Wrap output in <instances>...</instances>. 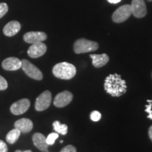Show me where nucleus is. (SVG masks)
Segmentation results:
<instances>
[{"mask_svg": "<svg viewBox=\"0 0 152 152\" xmlns=\"http://www.w3.org/2000/svg\"><path fill=\"white\" fill-rule=\"evenodd\" d=\"M104 89L112 96H121L127 91L126 82L118 74H110L104 82Z\"/></svg>", "mask_w": 152, "mask_h": 152, "instance_id": "f257e3e1", "label": "nucleus"}, {"mask_svg": "<svg viewBox=\"0 0 152 152\" xmlns=\"http://www.w3.org/2000/svg\"><path fill=\"white\" fill-rule=\"evenodd\" d=\"M55 77L62 80L72 79L76 74V68L73 64L68 62L58 63L52 69Z\"/></svg>", "mask_w": 152, "mask_h": 152, "instance_id": "f03ea898", "label": "nucleus"}, {"mask_svg": "<svg viewBox=\"0 0 152 152\" xmlns=\"http://www.w3.org/2000/svg\"><path fill=\"white\" fill-rule=\"evenodd\" d=\"M99 45L96 42L88 40L81 38L78 39L74 44V51L76 54H83L97 50Z\"/></svg>", "mask_w": 152, "mask_h": 152, "instance_id": "7ed1b4c3", "label": "nucleus"}, {"mask_svg": "<svg viewBox=\"0 0 152 152\" xmlns=\"http://www.w3.org/2000/svg\"><path fill=\"white\" fill-rule=\"evenodd\" d=\"M21 68L26 75L36 80H41L43 78V75L40 70L29 61L23 59L21 61Z\"/></svg>", "mask_w": 152, "mask_h": 152, "instance_id": "20e7f679", "label": "nucleus"}, {"mask_svg": "<svg viewBox=\"0 0 152 152\" xmlns=\"http://www.w3.org/2000/svg\"><path fill=\"white\" fill-rule=\"evenodd\" d=\"M52 102V93L48 90L45 91L39 95L35 101V109L37 111H42L48 109Z\"/></svg>", "mask_w": 152, "mask_h": 152, "instance_id": "39448f33", "label": "nucleus"}, {"mask_svg": "<svg viewBox=\"0 0 152 152\" xmlns=\"http://www.w3.org/2000/svg\"><path fill=\"white\" fill-rule=\"evenodd\" d=\"M131 14H132V10H131L130 5L125 4L121 6L117 10H115V11H114L112 16V19L115 23H120L128 19Z\"/></svg>", "mask_w": 152, "mask_h": 152, "instance_id": "423d86ee", "label": "nucleus"}, {"mask_svg": "<svg viewBox=\"0 0 152 152\" xmlns=\"http://www.w3.org/2000/svg\"><path fill=\"white\" fill-rule=\"evenodd\" d=\"M132 14L138 18H143L147 15V7L144 0H132L130 5Z\"/></svg>", "mask_w": 152, "mask_h": 152, "instance_id": "0eeeda50", "label": "nucleus"}, {"mask_svg": "<svg viewBox=\"0 0 152 152\" xmlns=\"http://www.w3.org/2000/svg\"><path fill=\"white\" fill-rule=\"evenodd\" d=\"M30 102L28 99H22L14 102L11 106L10 111L14 115H18L26 113L30 108Z\"/></svg>", "mask_w": 152, "mask_h": 152, "instance_id": "6e6552de", "label": "nucleus"}, {"mask_svg": "<svg viewBox=\"0 0 152 152\" xmlns=\"http://www.w3.org/2000/svg\"><path fill=\"white\" fill-rule=\"evenodd\" d=\"M73 94L69 91H64L55 96L54 104L58 108H63L69 104L73 100Z\"/></svg>", "mask_w": 152, "mask_h": 152, "instance_id": "1a4fd4ad", "label": "nucleus"}, {"mask_svg": "<svg viewBox=\"0 0 152 152\" xmlns=\"http://www.w3.org/2000/svg\"><path fill=\"white\" fill-rule=\"evenodd\" d=\"M47 52V46L45 44L42 42L34 43L29 47L28 50V56L31 58H38L43 56Z\"/></svg>", "mask_w": 152, "mask_h": 152, "instance_id": "9d476101", "label": "nucleus"}, {"mask_svg": "<svg viewBox=\"0 0 152 152\" xmlns=\"http://www.w3.org/2000/svg\"><path fill=\"white\" fill-rule=\"evenodd\" d=\"M47 38V34L44 32H28L23 36L24 41L30 44L42 42L46 40Z\"/></svg>", "mask_w": 152, "mask_h": 152, "instance_id": "9b49d317", "label": "nucleus"}, {"mask_svg": "<svg viewBox=\"0 0 152 152\" xmlns=\"http://www.w3.org/2000/svg\"><path fill=\"white\" fill-rule=\"evenodd\" d=\"M21 61L16 57H9L1 63V66L6 71H13L21 68Z\"/></svg>", "mask_w": 152, "mask_h": 152, "instance_id": "f8f14e48", "label": "nucleus"}, {"mask_svg": "<svg viewBox=\"0 0 152 152\" xmlns=\"http://www.w3.org/2000/svg\"><path fill=\"white\" fill-rule=\"evenodd\" d=\"M33 142L34 145L43 152H49L48 151V144H47L46 137L45 135L39 132H37L34 134L33 136Z\"/></svg>", "mask_w": 152, "mask_h": 152, "instance_id": "ddd939ff", "label": "nucleus"}, {"mask_svg": "<svg viewBox=\"0 0 152 152\" xmlns=\"http://www.w3.org/2000/svg\"><path fill=\"white\" fill-rule=\"evenodd\" d=\"M20 28H21V26H20V23L16 21V20H12L4 26L3 29V33L6 36L12 37L20 31Z\"/></svg>", "mask_w": 152, "mask_h": 152, "instance_id": "4468645a", "label": "nucleus"}, {"mask_svg": "<svg viewBox=\"0 0 152 152\" xmlns=\"http://www.w3.org/2000/svg\"><path fill=\"white\" fill-rule=\"evenodd\" d=\"M14 126L15 128L20 130V132L28 133L33 129V123L31 120L28 118H21L15 122Z\"/></svg>", "mask_w": 152, "mask_h": 152, "instance_id": "2eb2a0df", "label": "nucleus"}, {"mask_svg": "<svg viewBox=\"0 0 152 152\" xmlns=\"http://www.w3.org/2000/svg\"><path fill=\"white\" fill-rule=\"evenodd\" d=\"M90 56L92 60L93 66L96 68L103 67L109 61V57L106 54H90Z\"/></svg>", "mask_w": 152, "mask_h": 152, "instance_id": "dca6fc26", "label": "nucleus"}, {"mask_svg": "<svg viewBox=\"0 0 152 152\" xmlns=\"http://www.w3.org/2000/svg\"><path fill=\"white\" fill-rule=\"evenodd\" d=\"M20 134V131L18 130V129L14 128L11 131H9L8 134L6 136V140L7 142H9V144H14L17 140H18Z\"/></svg>", "mask_w": 152, "mask_h": 152, "instance_id": "f3484780", "label": "nucleus"}, {"mask_svg": "<svg viewBox=\"0 0 152 152\" xmlns=\"http://www.w3.org/2000/svg\"><path fill=\"white\" fill-rule=\"evenodd\" d=\"M53 128L56 132L62 135H66L68 132V126L66 124H61L59 121H56L53 123Z\"/></svg>", "mask_w": 152, "mask_h": 152, "instance_id": "a211bd4d", "label": "nucleus"}, {"mask_svg": "<svg viewBox=\"0 0 152 152\" xmlns=\"http://www.w3.org/2000/svg\"><path fill=\"white\" fill-rule=\"evenodd\" d=\"M58 137V134L57 132L50 133L46 138L47 144L48 145H53L57 138Z\"/></svg>", "mask_w": 152, "mask_h": 152, "instance_id": "6ab92c4d", "label": "nucleus"}, {"mask_svg": "<svg viewBox=\"0 0 152 152\" xmlns=\"http://www.w3.org/2000/svg\"><path fill=\"white\" fill-rule=\"evenodd\" d=\"M145 108V111L148 113L147 118L152 120V100H147V104Z\"/></svg>", "mask_w": 152, "mask_h": 152, "instance_id": "aec40b11", "label": "nucleus"}, {"mask_svg": "<svg viewBox=\"0 0 152 152\" xmlns=\"http://www.w3.org/2000/svg\"><path fill=\"white\" fill-rule=\"evenodd\" d=\"M102 118V114L100 113V112L97 111H92L90 114V118L92 121H94V122H97V121H99Z\"/></svg>", "mask_w": 152, "mask_h": 152, "instance_id": "412c9836", "label": "nucleus"}, {"mask_svg": "<svg viewBox=\"0 0 152 152\" xmlns=\"http://www.w3.org/2000/svg\"><path fill=\"white\" fill-rule=\"evenodd\" d=\"M9 10L8 5L6 3H0V18H2Z\"/></svg>", "mask_w": 152, "mask_h": 152, "instance_id": "4be33fe9", "label": "nucleus"}, {"mask_svg": "<svg viewBox=\"0 0 152 152\" xmlns=\"http://www.w3.org/2000/svg\"><path fill=\"white\" fill-rule=\"evenodd\" d=\"M8 87V83L4 77L0 75V90H5Z\"/></svg>", "mask_w": 152, "mask_h": 152, "instance_id": "5701e85b", "label": "nucleus"}, {"mask_svg": "<svg viewBox=\"0 0 152 152\" xmlns=\"http://www.w3.org/2000/svg\"><path fill=\"white\" fill-rule=\"evenodd\" d=\"M60 152H77V150H76V148L73 147V145H68L63 148Z\"/></svg>", "mask_w": 152, "mask_h": 152, "instance_id": "b1692460", "label": "nucleus"}, {"mask_svg": "<svg viewBox=\"0 0 152 152\" xmlns=\"http://www.w3.org/2000/svg\"><path fill=\"white\" fill-rule=\"evenodd\" d=\"M8 151V147L7 144L2 140H0V152H7Z\"/></svg>", "mask_w": 152, "mask_h": 152, "instance_id": "393cba45", "label": "nucleus"}, {"mask_svg": "<svg viewBox=\"0 0 152 152\" xmlns=\"http://www.w3.org/2000/svg\"><path fill=\"white\" fill-rule=\"evenodd\" d=\"M107 1L111 4H118L119 3L121 0H107Z\"/></svg>", "mask_w": 152, "mask_h": 152, "instance_id": "a878e982", "label": "nucleus"}, {"mask_svg": "<svg viewBox=\"0 0 152 152\" xmlns=\"http://www.w3.org/2000/svg\"><path fill=\"white\" fill-rule=\"evenodd\" d=\"M149 135L150 139H151V140L152 141V125L149 129Z\"/></svg>", "mask_w": 152, "mask_h": 152, "instance_id": "bb28decb", "label": "nucleus"}, {"mask_svg": "<svg viewBox=\"0 0 152 152\" xmlns=\"http://www.w3.org/2000/svg\"><path fill=\"white\" fill-rule=\"evenodd\" d=\"M15 152H33L31 151V150H27V151H20V150H17Z\"/></svg>", "mask_w": 152, "mask_h": 152, "instance_id": "cd10ccee", "label": "nucleus"}, {"mask_svg": "<svg viewBox=\"0 0 152 152\" xmlns=\"http://www.w3.org/2000/svg\"><path fill=\"white\" fill-rule=\"evenodd\" d=\"M60 143H63V140H61V141H60Z\"/></svg>", "mask_w": 152, "mask_h": 152, "instance_id": "c85d7f7f", "label": "nucleus"}, {"mask_svg": "<svg viewBox=\"0 0 152 152\" xmlns=\"http://www.w3.org/2000/svg\"><path fill=\"white\" fill-rule=\"evenodd\" d=\"M148 1H152V0H148Z\"/></svg>", "mask_w": 152, "mask_h": 152, "instance_id": "c756f323", "label": "nucleus"}]
</instances>
